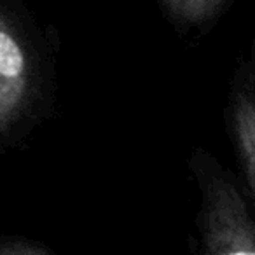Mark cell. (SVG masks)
<instances>
[{"label":"cell","mask_w":255,"mask_h":255,"mask_svg":"<svg viewBox=\"0 0 255 255\" xmlns=\"http://www.w3.org/2000/svg\"><path fill=\"white\" fill-rule=\"evenodd\" d=\"M39 89V58L32 40L9 0H0V147L30 116Z\"/></svg>","instance_id":"1"},{"label":"cell","mask_w":255,"mask_h":255,"mask_svg":"<svg viewBox=\"0 0 255 255\" xmlns=\"http://www.w3.org/2000/svg\"><path fill=\"white\" fill-rule=\"evenodd\" d=\"M51 250L25 238H0V255H46Z\"/></svg>","instance_id":"5"},{"label":"cell","mask_w":255,"mask_h":255,"mask_svg":"<svg viewBox=\"0 0 255 255\" xmlns=\"http://www.w3.org/2000/svg\"><path fill=\"white\" fill-rule=\"evenodd\" d=\"M203 252L208 255H255V217L231 182L213 178L201 210Z\"/></svg>","instance_id":"2"},{"label":"cell","mask_w":255,"mask_h":255,"mask_svg":"<svg viewBox=\"0 0 255 255\" xmlns=\"http://www.w3.org/2000/svg\"><path fill=\"white\" fill-rule=\"evenodd\" d=\"M231 124L245 175L255 198V102L245 91H238L231 105Z\"/></svg>","instance_id":"3"},{"label":"cell","mask_w":255,"mask_h":255,"mask_svg":"<svg viewBox=\"0 0 255 255\" xmlns=\"http://www.w3.org/2000/svg\"><path fill=\"white\" fill-rule=\"evenodd\" d=\"M166 14L178 25L201 26L222 14L229 0H159Z\"/></svg>","instance_id":"4"},{"label":"cell","mask_w":255,"mask_h":255,"mask_svg":"<svg viewBox=\"0 0 255 255\" xmlns=\"http://www.w3.org/2000/svg\"><path fill=\"white\" fill-rule=\"evenodd\" d=\"M252 58H254V65H255V46H254V53H252Z\"/></svg>","instance_id":"6"}]
</instances>
